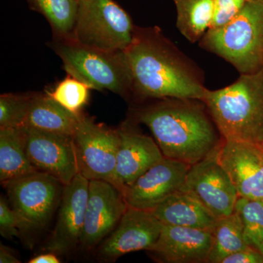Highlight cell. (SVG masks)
I'll use <instances>...</instances> for the list:
<instances>
[{"mask_svg": "<svg viewBox=\"0 0 263 263\" xmlns=\"http://www.w3.org/2000/svg\"><path fill=\"white\" fill-rule=\"evenodd\" d=\"M124 53L135 98L202 100L205 96L208 89L201 72L158 27L136 26L133 41Z\"/></svg>", "mask_w": 263, "mask_h": 263, "instance_id": "obj_1", "label": "cell"}, {"mask_svg": "<svg viewBox=\"0 0 263 263\" xmlns=\"http://www.w3.org/2000/svg\"><path fill=\"white\" fill-rule=\"evenodd\" d=\"M133 114L152 132L164 157L190 165L210 155L222 141L206 105L198 99H159Z\"/></svg>", "mask_w": 263, "mask_h": 263, "instance_id": "obj_2", "label": "cell"}, {"mask_svg": "<svg viewBox=\"0 0 263 263\" xmlns=\"http://www.w3.org/2000/svg\"><path fill=\"white\" fill-rule=\"evenodd\" d=\"M202 101L223 139L263 143V69L240 74L238 80L218 90H207Z\"/></svg>", "mask_w": 263, "mask_h": 263, "instance_id": "obj_3", "label": "cell"}, {"mask_svg": "<svg viewBox=\"0 0 263 263\" xmlns=\"http://www.w3.org/2000/svg\"><path fill=\"white\" fill-rule=\"evenodd\" d=\"M200 46L224 59L240 74L263 69V2L249 1L226 25L210 29Z\"/></svg>", "mask_w": 263, "mask_h": 263, "instance_id": "obj_4", "label": "cell"}, {"mask_svg": "<svg viewBox=\"0 0 263 263\" xmlns=\"http://www.w3.org/2000/svg\"><path fill=\"white\" fill-rule=\"evenodd\" d=\"M50 46L61 59L67 75L90 89L132 95L130 72L124 51H107L84 46L73 40L53 39Z\"/></svg>", "mask_w": 263, "mask_h": 263, "instance_id": "obj_5", "label": "cell"}, {"mask_svg": "<svg viewBox=\"0 0 263 263\" xmlns=\"http://www.w3.org/2000/svg\"><path fill=\"white\" fill-rule=\"evenodd\" d=\"M72 39L107 51H124L133 41L135 27L129 14L114 0H78Z\"/></svg>", "mask_w": 263, "mask_h": 263, "instance_id": "obj_6", "label": "cell"}, {"mask_svg": "<svg viewBox=\"0 0 263 263\" xmlns=\"http://www.w3.org/2000/svg\"><path fill=\"white\" fill-rule=\"evenodd\" d=\"M79 173L90 180H104L112 183L115 172L120 137L112 129L81 114L75 134Z\"/></svg>", "mask_w": 263, "mask_h": 263, "instance_id": "obj_7", "label": "cell"}, {"mask_svg": "<svg viewBox=\"0 0 263 263\" xmlns=\"http://www.w3.org/2000/svg\"><path fill=\"white\" fill-rule=\"evenodd\" d=\"M181 190L195 197L216 219L233 214L239 197L217 160L216 149L190 166Z\"/></svg>", "mask_w": 263, "mask_h": 263, "instance_id": "obj_8", "label": "cell"}, {"mask_svg": "<svg viewBox=\"0 0 263 263\" xmlns=\"http://www.w3.org/2000/svg\"><path fill=\"white\" fill-rule=\"evenodd\" d=\"M61 184L51 175L37 171L4 186L11 207L29 229H33L45 226L49 221L61 199Z\"/></svg>", "mask_w": 263, "mask_h": 263, "instance_id": "obj_9", "label": "cell"}, {"mask_svg": "<svg viewBox=\"0 0 263 263\" xmlns=\"http://www.w3.org/2000/svg\"><path fill=\"white\" fill-rule=\"evenodd\" d=\"M27 153L34 168L56 178L65 186L79 174L72 136L24 127Z\"/></svg>", "mask_w": 263, "mask_h": 263, "instance_id": "obj_10", "label": "cell"}, {"mask_svg": "<svg viewBox=\"0 0 263 263\" xmlns=\"http://www.w3.org/2000/svg\"><path fill=\"white\" fill-rule=\"evenodd\" d=\"M128 205L119 189L109 181L90 180L84 228L80 240L91 249L111 233Z\"/></svg>", "mask_w": 263, "mask_h": 263, "instance_id": "obj_11", "label": "cell"}, {"mask_svg": "<svg viewBox=\"0 0 263 263\" xmlns=\"http://www.w3.org/2000/svg\"><path fill=\"white\" fill-rule=\"evenodd\" d=\"M219 163L226 170L238 196L263 200V149L259 145L222 138L216 148Z\"/></svg>", "mask_w": 263, "mask_h": 263, "instance_id": "obj_12", "label": "cell"}, {"mask_svg": "<svg viewBox=\"0 0 263 263\" xmlns=\"http://www.w3.org/2000/svg\"><path fill=\"white\" fill-rule=\"evenodd\" d=\"M190 166L164 157L124 190L128 206L153 210L170 195L181 190Z\"/></svg>", "mask_w": 263, "mask_h": 263, "instance_id": "obj_13", "label": "cell"}, {"mask_svg": "<svg viewBox=\"0 0 263 263\" xmlns=\"http://www.w3.org/2000/svg\"><path fill=\"white\" fill-rule=\"evenodd\" d=\"M162 227L152 211L128 206L115 230L100 247L99 257L114 260L130 252L148 250L158 239Z\"/></svg>", "mask_w": 263, "mask_h": 263, "instance_id": "obj_14", "label": "cell"}, {"mask_svg": "<svg viewBox=\"0 0 263 263\" xmlns=\"http://www.w3.org/2000/svg\"><path fill=\"white\" fill-rule=\"evenodd\" d=\"M118 132L120 144L112 183L123 193L164 157L155 140L143 134L132 123L124 122Z\"/></svg>", "mask_w": 263, "mask_h": 263, "instance_id": "obj_15", "label": "cell"}, {"mask_svg": "<svg viewBox=\"0 0 263 263\" xmlns=\"http://www.w3.org/2000/svg\"><path fill=\"white\" fill-rule=\"evenodd\" d=\"M89 180L79 173L64 186L56 226L47 243V250L65 254L80 243L89 195Z\"/></svg>", "mask_w": 263, "mask_h": 263, "instance_id": "obj_16", "label": "cell"}, {"mask_svg": "<svg viewBox=\"0 0 263 263\" xmlns=\"http://www.w3.org/2000/svg\"><path fill=\"white\" fill-rule=\"evenodd\" d=\"M212 231L164 226L148 252L157 260L166 263L209 262Z\"/></svg>", "mask_w": 263, "mask_h": 263, "instance_id": "obj_17", "label": "cell"}, {"mask_svg": "<svg viewBox=\"0 0 263 263\" xmlns=\"http://www.w3.org/2000/svg\"><path fill=\"white\" fill-rule=\"evenodd\" d=\"M164 226L212 231L216 218L200 202L182 190L176 192L152 210Z\"/></svg>", "mask_w": 263, "mask_h": 263, "instance_id": "obj_18", "label": "cell"}, {"mask_svg": "<svg viewBox=\"0 0 263 263\" xmlns=\"http://www.w3.org/2000/svg\"><path fill=\"white\" fill-rule=\"evenodd\" d=\"M80 115L63 108L48 92L34 93L24 127L73 136Z\"/></svg>", "mask_w": 263, "mask_h": 263, "instance_id": "obj_19", "label": "cell"}, {"mask_svg": "<svg viewBox=\"0 0 263 263\" xmlns=\"http://www.w3.org/2000/svg\"><path fill=\"white\" fill-rule=\"evenodd\" d=\"M37 170L29 160L24 127L0 128V181L2 184Z\"/></svg>", "mask_w": 263, "mask_h": 263, "instance_id": "obj_20", "label": "cell"}, {"mask_svg": "<svg viewBox=\"0 0 263 263\" xmlns=\"http://www.w3.org/2000/svg\"><path fill=\"white\" fill-rule=\"evenodd\" d=\"M177 10L176 26L190 43L200 41L214 19L213 0H173Z\"/></svg>", "mask_w": 263, "mask_h": 263, "instance_id": "obj_21", "label": "cell"}, {"mask_svg": "<svg viewBox=\"0 0 263 263\" xmlns=\"http://www.w3.org/2000/svg\"><path fill=\"white\" fill-rule=\"evenodd\" d=\"M239 216L235 212L216 219L212 231L209 263H221L230 254L248 248Z\"/></svg>", "mask_w": 263, "mask_h": 263, "instance_id": "obj_22", "label": "cell"}, {"mask_svg": "<svg viewBox=\"0 0 263 263\" xmlns=\"http://www.w3.org/2000/svg\"><path fill=\"white\" fill-rule=\"evenodd\" d=\"M31 9L48 21L53 39L72 40L77 18L78 0H27Z\"/></svg>", "mask_w": 263, "mask_h": 263, "instance_id": "obj_23", "label": "cell"}, {"mask_svg": "<svg viewBox=\"0 0 263 263\" xmlns=\"http://www.w3.org/2000/svg\"><path fill=\"white\" fill-rule=\"evenodd\" d=\"M234 212L241 221L246 243L263 254V200L239 197Z\"/></svg>", "mask_w": 263, "mask_h": 263, "instance_id": "obj_24", "label": "cell"}, {"mask_svg": "<svg viewBox=\"0 0 263 263\" xmlns=\"http://www.w3.org/2000/svg\"><path fill=\"white\" fill-rule=\"evenodd\" d=\"M90 89L88 85L68 75L51 92L48 93L63 108L72 113L80 114L89 100Z\"/></svg>", "mask_w": 263, "mask_h": 263, "instance_id": "obj_25", "label": "cell"}, {"mask_svg": "<svg viewBox=\"0 0 263 263\" xmlns=\"http://www.w3.org/2000/svg\"><path fill=\"white\" fill-rule=\"evenodd\" d=\"M34 93L0 96V128L24 127Z\"/></svg>", "mask_w": 263, "mask_h": 263, "instance_id": "obj_26", "label": "cell"}, {"mask_svg": "<svg viewBox=\"0 0 263 263\" xmlns=\"http://www.w3.org/2000/svg\"><path fill=\"white\" fill-rule=\"evenodd\" d=\"M29 230L25 221L8 205L4 197H0V233L5 238L18 235L19 230Z\"/></svg>", "mask_w": 263, "mask_h": 263, "instance_id": "obj_27", "label": "cell"}, {"mask_svg": "<svg viewBox=\"0 0 263 263\" xmlns=\"http://www.w3.org/2000/svg\"><path fill=\"white\" fill-rule=\"evenodd\" d=\"M249 1L250 0H213L214 14L210 29L226 25L238 15Z\"/></svg>", "mask_w": 263, "mask_h": 263, "instance_id": "obj_28", "label": "cell"}, {"mask_svg": "<svg viewBox=\"0 0 263 263\" xmlns=\"http://www.w3.org/2000/svg\"><path fill=\"white\" fill-rule=\"evenodd\" d=\"M221 263H263V254L248 247L230 254Z\"/></svg>", "mask_w": 263, "mask_h": 263, "instance_id": "obj_29", "label": "cell"}, {"mask_svg": "<svg viewBox=\"0 0 263 263\" xmlns=\"http://www.w3.org/2000/svg\"><path fill=\"white\" fill-rule=\"evenodd\" d=\"M20 260L13 255L11 251L5 246H0V263H19Z\"/></svg>", "mask_w": 263, "mask_h": 263, "instance_id": "obj_30", "label": "cell"}, {"mask_svg": "<svg viewBox=\"0 0 263 263\" xmlns=\"http://www.w3.org/2000/svg\"><path fill=\"white\" fill-rule=\"evenodd\" d=\"M60 259L53 252L51 253L41 254L37 257L32 258L29 261V263H59Z\"/></svg>", "mask_w": 263, "mask_h": 263, "instance_id": "obj_31", "label": "cell"}, {"mask_svg": "<svg viewBox=\"0 0 263 263\" xmlns=\"http://www.w3.org/2000/svg\"><path fill=\"white\" fill-rule=\"evenodd\" d=\"M250 1H252V0H250ZM252 1H259V2H263V0H252Z\"/></svg>", "mask_w": 263, "mask_h": 263, "instance_id": "obj_32", "label": "cell"}, {"mask_svg": "<svg viewBox=\"0 0 263 263\" xmlns=\"http://www.w3.org/2000/svg\"><path fill=\"white\" fill-rule=\"evenodd\" d=\"M259 146H260L261 147H262V149H263V143H262V144L259 145Z\"/></svg>", "mask_w": 263, "mask_h": 263, "instance_id": "obj_33", "label": "cell"}]
</instances>
